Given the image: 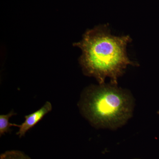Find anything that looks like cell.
Here are the masks:
<instances>
[{"label":"cell","mask_w":159,"mask_h":159,"mask_svg":"<svg viewBox=\"0 0 159 159\" xmlns=\"http://www.w3.org/2000/svg\"><path fill=\"white\" fill-rule=\"evenodd\" d=\"M131 39L129 35L116 36L111 34L107 25H103L88 30L82 40L74 44L82 51L79 61L84 73L95 77L99 84H104L107 77L117 85L131 61L126 53V47Z\"/></svg>","instance_id":"obj_1"},{"label":"cell","mask_w":159,"mask_h":159,"mask_svg":"<svg viewBox=\"0 0 159 159\" xmlns=\"http://www.w3.org/2000/svg\"><path fill=\"white\" fill-rule=\"evenodd\" d=\"M84 115L98 127L116 129L131 116L133 100L128 92L112 84L88 88L80 103Z\"/></svg>","instance_id":"obj_2"},{"label":"cell","mask_w":159,"mask_h":159,"mask_svg":"<svg viewBox=\"0 0 159 159\" xmlns=\"http://www.w3.org/2000/svg\"><path fill=\"white\" fill-rule=\"evenodd\" d=\"M52 107L51 102H47L38 110L25 116V120L22 124L19 125V130L16 133L20 138L25 135L26 132L43 119V117L51 111Z\"/></svg>","instance_id":"obj_3"},{"label":"cell","mask_w":159,"mask_h":159,"mask_svg":"<svg viewBox=\"0 0 159 159\" xmlns=\"http://www.w3.org/2000/svg\"><path fill=\"white\" fill-rule=\"evenodd\" d=\"M16 115L13 111H11L7 115H1L0 116V135L2 136L4 134L9 132L10 131L11 126H17L19 125L15 123H10L9 122V119L12 116Z\"/></svg>","instance_id":"obj_4"},{"label":"cell","mask_w":159,"mask_h":159,"mask_svg":"<svg viewBox=\"0 0 159 159\" xmlns=\"http://www.w3.org/2000/svg\"><path fill=\"white\" fill-rule=\"evenodd\" d=\"M0 159H31L24 152L19 150H9L1 154Z\"/></svg>","instance_id":"obj_5"}]
</instances>
